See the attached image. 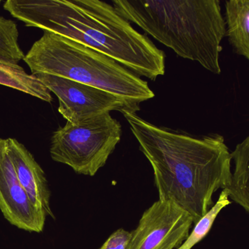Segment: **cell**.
Listing matches in <instances>:
<instances>
[{"label":"cell","instance_id":"6da1fadb","mask_svg":"<svg viewBox=\"0 0 249 249\" xmlns=\"http://www.w3.org/2000/svg\"><path fill=\"white\" fill-rule=\"evenodd\" d=\"M123 115L152 165L159 200L171 202L196 225L213 207V196L232 182V155L219 134L201 138L148 122L135 112Z\"/></svg>","mask_w":249,"mask_h":249},{"label":"cell","instance_id":"7a4b0ae2","mask_svg":"<svg viewBox=\"0 0 249 249\" xmlns=\"http://www.w3.org/2000/svg\"><path fill=\"white\" fill-rule=\"evenodd\" d=\"M4 9L28 27L53 32L113 58L152 80L165 72V55L113 5L99 0H7Z\"/></svg>","mask_w":249,"mask_h":249},{"label":"cell","instance_id":"3957f363","mask_svg":"<svg viewBox=\"0 0 249 249\" xmlns=\"http://www.w3.org/2000/svg\"><path fill=\"white\" fill-rule=\"evenodd\" d=\"M112 4L126 20L177 55L220 74L227 25L219 0H114Z\"/></svg>","mask_w":249,"mask_h":249},{"label":"cell","instance_id":"277c9868","mask_svg":"<svg viewBox=\"0 0 249 249\" xmlns=\"http://www.w3.org/2000/svg\"><path fill=\"white\" fill-rule=\"evenodd\" d=\"M23 61L32 74L45 73L102 89L135 111L155 96L145 80L113 58L53 32L43 31Z\"/></svg>","mask_w":249,"mask_h":249},{"label":"cell","instance_id":"5b68a950","mask_svg":"<svg viewBox=\"0 0 249 249\" xmlns=\"http://www.w3.org/2000/svg\"><path fill=\"white\" fill-rule=\"evenodd\" d=\"M122 135L121 123L106 114L80 124L67 122L54 132L50 153L77 174L93 176L105 166Z\"/></svg>","mask_w":249,"mask_h":249},{"label":"cell","instance_id":"8992f818","mask_svg":"<svg viewBox=\"0 0 249 249\" xmlns=\"http://www.w3.org/2000/svg\"><path fill=\"white\" fill-rule=\"evenodd\" d=\"M35 75L58 97V112L67 122L80 124L110 111H136L123 99L106 91L45 73Z\"/></svg>","mask_w":249,"mask_h":249},{"label":"cell","instance_id":"52a82bcc","mask_svg":"<svg viewBox=\"0 0 249 249\" xmlns=\"http://www.w3.org/2000/svg\"><path fill=\"white\" fill-rule=\"evenodd\" d=\"M193 217L171 203L159 200L142 215L127 249H177L190 235Z\"/></svg>","mask_w":249,"mask_h":249},{"label":"cell","instance_id":"ba28073f","mask_svg":"<svg viewBox=\"0 0 249 249\" xmlns=\"http://www.w3.org/2000/svg\"><path fill=\"white\" fill-rule=\"evenodd\" d=\"M0 211L12 225L42 232L46 216L36 209L22 187L10 159L7 139L0 138Z\"/></svg>","mask_w":249,"mask_h":249},{"label":"cell","instance_id":"9c48e42d","mask_svg":"<svg viewBox=\"0 0 249 249\" xmlns=\"http://www.w3.org/2000/svg\"><path fill=\"white\" fill-rule=\"evenodd\" d=\"M7 140L9 154L20 184L36 209L46 217L54 219L45 172L24 145L16 139Z\"/></svg>","mask_w":249,"mask_h":249},{"label":"cell","instance_id":"30bf717a","mask_svg":"<svg viewBox=\"0 0 249 249\" xmlns=\"http://www.w3.org/2000/svg\"><path fill=\"white\" fill-rule=\"evenodd\" d=\"M225 16L230 42L249 61V0L226 1Z\"/></svg>","mask_w":249,"mask_h":249},{"label":"cell","instance_id":"8fae6325","mask_svg":"<svg viewBox=\"0 0 249 249\" xmlns=\"http://www.w3.org/2000/svg\"><path fill=\"white\" fill-rule=\"evenodd\" d=\"M0 85L12 88L46 102L53 101L49 89L35 76L18 64L0 58Z\"/></svg>","mask_w":249,"mask_h":249},{"label":"cell","instance_id":"7c38bea8","mask_svg":"<svg viewBox=\"0 0 249 249\" xmlns=\"http://www.w3.org/2000/svg\"><path fill=\"white\" fill-rule=\"evenodd\" d=\"M234 163L232 182L226 189L230 200L249 215V134L231 153Z\"/></svg>","mask_w":249,"mask_h":249},{"label":"cell","instance_id":"4fadbf2b","mask_svg":"<svg viewBox=\"0 0 249 249\" xmlns=\"http://www.w3.org/2000/svg\"><path fill=\"white\" fill-rule=\"evenodd\" d=\"M17 24L11 19L0 16V58L18 64L24 59L25 54L18 42Z\"/></svg>","mask_w":249,"mask_h":249},{"label":"cell","instance_id":"5bb4252c","mask_svg":"<svg viewBox=\"0 0 249 249\" xmlns=\"http://www.w3.org/2000/svg\"><path fill=\"white\" fill-rule=\"evenodd\" d=\"M231 203L228 192L227 190H222L217 201L215 203L213 207L196 225H195L194 229L187 239L177 249H192L196 244L201 241L212 229L219 213Z\"/></svg>","mask_w":249,"mask_h":249},{"label":"cell","instance_id":"9a60e30c","mask_svg":"<svg viewBox=\"0 0 249 249\" xmlns=\"http://www.w3.org/2000/svg\"><path fill=\"white\" fill-rule=\"evenodd\" d=\"M132 232L119 229L112 233L99 249H127L131 239Z\"/></svg>","mask_w":249,"mask_h":249}]
</instances>
